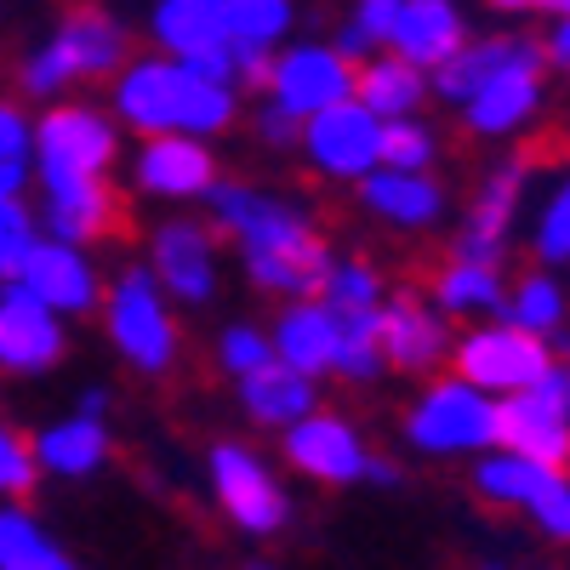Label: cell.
<instances>
[{"label": "cell", "instance_id": "cell-17", "mask_svg": "<svg viewBox=\"0 0 570 570\" xmlns=\"http://www.w3.org/2000/svg\"><path fill=\"white\" fill-rule=\"evenodd\" d=\"M69 354V320L35 303L18 279L0 285V376H52Z\"/></svg>", "mask_w": 570, "mask_h": 570}, {"label": "cell", "instance_id": "cell-51", "mask_svg": "<svg viewBox=\"0 0 570 570\" xmlns=\"http://www.w3.org/2000/svg\"><path fill=\"white\" fill-rule=\"evenodd\" d=\"M542 12L548 18H570V0H542Z\"/></svg>", "mask_w": 570, "mask_h": 570}, {"label": "cell", "instance_id": "cell-50", "mask_svg": "<svg viewBox=\"0 0 570 570\" xmlns=\"http://www.w3.org/2000/svg\"><path fill=\"white\" fill-rule=\"evenodd\" d=\"M485 7L502 18H519V12H542V0H485Z\"/></svg>", "mask_w": 570, "mask_h": 570}, {"label": "cell", "instance_id": "cell-49", "mask_svg": "<svg viewBox=\"0 0 570 570\" xmlns=\"http://www.w3.org/2000/svg\"><path fill=\"white\" fill-rule=\"evenodd\" d=\"M365 480H371V485H400V468H394L389 456H376V451H371V462H365Z\"/></svg>", "mask_w": 570, "mask_h": 570}, {"label": "cell", "instance_id": "cell-43", "mask_svg": "<svg viewBox=\"0 0 570 570\" xmlns=\"http://www.w3.org/2000/svg\"><path fill=\"white\" fill-rule=\"evenodd\" d=\"M35 149V120L23 115V104L0 98V166H29Z\"/></svg>", "mask_w": 570, "mask_h": 570}, {"label": "cell", "instance_id": "cell-11", "mask_svg": "<svg viewBox=\"0 0 570 570\" xmlns=\"http://www.w3.org/2000/svg\"><path fill=\"white\" fill-rule=\"evenodd\" d=\"M263 98L279 104L285 115L308 120L331 104L354 98V63L331 40H285L263 75Z\"/></svg>", "mask_w": 570, "mask_h": 570}, {"label": "cell", "instance_id": "cell-7", "mask_svg": "<svg viewBox=\"0 0 570 570\" xmlns=\"http://www.w3.org/2000/svg\"><path fill=\"white\" fill-rule=\"evenodd\" d=\"M206 485L217 513L246 537H274L292 525V497H285L279 473L246 445V440H217L206 451Z\"/></svg>", "mask_w": 570, "mask_h": 570}, {"label": "cell", "instance_id": "cell-6", "mask_svg": "<svg viewBox=\"0 0 570 570\" xmlns=\"http://www.w3.org/2000/svg\"><path fill=\"white\" fill-rule=\"evenodd\" d=\"M120 166V120L98 104H46L35 120V149L29 171L40 188H63V183H98Z\"/></svg>", "mask_w": 570, "mask_h": 570}, {"label": "cell", "instance_id": "cell-41", "mask_svg": "<svg viewBox=\"0 0 570 570\" xmlns=\"http://www.w3.org/2000/svg\"><path fill=\"white\" fill-rule=\"evenodd\" d=\"M35 240H40V217L29 212V200H0V285L18 279Z\"/></svg>", "mask_w": 570, "mask_h": 570}, {"label": "cell", "instance_id": "cell-3", "mask_svg": "<svg viewBox=\"0 0 570 570\" xmlns=\"http://www.w3.org/2000/svg\"><path fill=\"white\" fill-rule=\"evenodd\" d=\"M131 58V29L109 7H69L58 29L18 63V91L35 104H52L80 80H109Z\"/></svg>", "mask_w": 570, "mask_h": 570}, {"label": "cell", "instance_id": "cell-37", "mask_svg": "<svg viewBox=\"0 0 570 570\" xmlns=\"http://www.w3.org/2000/svg\"><path fill=\"white\" fill-rule=\"evenodd\" d=\"M394 18H400V0H354L348 18L337 23V35H331V46H337L348 63H365L371 52H383V46H389Z\"/></svg>", "mask_w": 570, "mask_h": 570}, {"label": "cell", "instance_id": "cell-39", "mask_svg": "<svg viewBox=\"0 0 570 570\" xmlns=\"http://www.w3.org/2000/svg\"><path fill=\"white\" fill-rule=\"evenodd\" d=\"M434 160H440V131L428 126L422 115L383 126V166H394V171H434Z\"/></svg>", "mask_w": 570, "mask_h": 570}, {"label": "cell", "instance_id": "cell-24", "mask_svg": "<svg viewBox=\"0 0 570 570\" xmlns=\"http://www.w3.org/2000/svg\"><path fill=\"white\" fill-rule=\"evenodd\" d=\"M35 445V462L40 473H52V480H91V473H104L109 456H115V440H109V422L104 416H63V422H46L40 434H29Z\"/></svg>", "mask_w": 570, "mask_h": 570}, {"label": "cell", "instance_id": "cell-15", "mask_svg": "<svg viewBox=\"0 0 570 570\" xmlns=\"http://www.w3.org/2000/svg\"><path fill=\"white\" fill-rule=\"evenodd\" d=\"M451 320L428 303L422 292H389L376 308V348H383L389 371L405 376H434L440 365H451Z\"/></svg>", "mask_w": 570, "mask_h": 570}, {"label": "cell", "instance_id": "cell-38", "mask_svg": "<svg viewBox=\"0 0 570 570\" xmlns=\"http://www.w3.org/2000/svg\"><path fill=\"white\" fill-rule=\"evenodd\" d=\"M274 360V343H268V331L257 325V320H228L217 337H212V365L223 371V376H252V371H263Z\"/></svg>", "mask_w": 570, "mask_h": 570}, {"label": "cell", "instance_id": "cell-22", "mask_svg": "<svg viewBox=\"0 0 570 570\" xmlns=\"http://www.w3.org/2000/svg\"><path fill=\"white\" fill-rule=\"evenodd\" d=\"M462 40H468V12L456 7V0H400V18L389 29L383 52L416 63L422 75H434Z\"/></svg>", "mask_w": 570, "mask_h": 570}, {"label": "cell", "instance_id": "cell-10", "mask_svg": "<svg viewBox=\"0 0 570 570\" xmlns=\"http://www.w3.org/2000/svg\"><path fill=\"white\" fill-rule=\"evenodd\" d=\"M297 155L314 177L360 183L365 171L383 166V120H376L360 98H343V104H331V109L303 120Z\"/></svg>", "mask_w": 570, "mask_h": 570}, {"label": "cell", "instance_id": "cell-40", "mask_svg": "<svg viewBox=\"0 0 570 570\" xmlns=\"http://www.w3.org/2000/svg\"><path fill=\"white\" fill-rule=\"evenodd\" d=\"M35 485H40V462H35L29 434L0 416V502H23Z\"/></svg>", "mask_w": 570, "mask_h": 570}, {"label": "cell", "instance_id": "cell-27", "mask_svg": "<svg viewBox=\"0 0 570 570\" xmlns=\"http://www.w3.org/2000/svg\"><path fill=\"white\" fill-rule=\"evenodd\" d=\"M234 394H240V411H246L257 428H274V434H279V428H292V422H303V416L320 405V383H314V376L279 365V360H268L263 371L240 376V383H234Z\"/></svg>", "mask_w": 570, "mask_h": 570}, {"label": "cell", "instance_id": "cell-5", "mask_svg": "<svg viewBox=\"0 0 570 570\" xmlns=\"http://www.w3.org/2000/svg\"><path fill=\"white\" fill-rule=\"evenodd\" d=\"M400 440L428 456V462H456V456H485L497 451V400L480 394L462 376H434L422 383V394L411 400L405 422H400Z\"/></svg>", "mask_w": 570, "mask_h": 570}, {"label": "cell", "instance_id": "cell-45", "mask_svg": "<svg viewBox=\"0 0 570 570\" xmlns=\"http://www.w3.org/2000/svg\"><path fill=\"white\" fill-rule=\"evenodd\" d=\"M531 400H542L548 411H559V416H570V360H553L537 383L525 389Z\"/></svg>", "mask_w": 570, "mask_h": 570}, {"label": "cell", "instance_id": "cell-8", "mask_svg": "<svg viewBox=\"0 0 570 570\" xmlns=\"http://www.w3.org/2000/svg\"><path fill=\"white\" fill-rule=\"evenodd\" d=\"M559 354L548 348V337H531V331H519L508 320L497 325H473L451 343V365L462 383H473L480 394L491 400H508V394H525L537 376L553 365Z\"/></svg>", "mask_w": 570, "mask_h": 570}, {"label": "cell", "instance_id": "cell-53", "mask_svg": "<svg viewBox=\"0 0 570 570\" xmlns=\"http://www.w3.org/2000/svg\"><path fill=\"white\" fill-rule=\"evenodd\" d=\"M480 570H508V564H480Z\"/></svg>", "mask_w": 570, "mask_h": 570}, {"label": "cell", "instance_id": "cell-23", "mask_svg": "<svg viewBox=\"0 0 570 570\" xmlns=\"http://www.w3.org/2000/svg\"><path fill=\"white\" fill-rule=\"evenodd\" d=\"M497 451H513L537 468L564 473L570 468V416L548 411L531 394H508V400H497Z\"/></svg>", "mask_w": 570, "mask_h": 570}, {"label": "cell", "instance_id": "cell-13", "mask_svg": "<svg viewBox=\"0 0 570 570\" xmlns=\"http://www.w3.org/2000/svg\"><path fill=\"white\" fill-rule=\"evenodd\" d=\"M525 188H531V160H502L485 171V183L473 188V200L456 223V240H451V257H468V263H497L508 257L513 246V228H519V212H525Z\"/></svg>", "mask_w": 570, "mask_h": 570}, {"label": "cell", "instance_id": "cell-25", "mask_svg": "<svg viewBox=\"0 0 570 570\" xmlns=\"http://www.w3.org/2000/svg\"><path fill=\"white\" fill-rule=\"evenodd\" d=\"M428 303L445 320H502L508 308V279L497 263H468V257H445L428 279Z\"/></svg>", "mask_w": 570, "mask_h": 570}, {"label": "cell", "instance_id": "cell-9", "mask_svg": "<svg viewBox=\"0 0 570 570\" xmlns=\"http://www.w3.org/2000/svg\"><path fill=\"white\" fill-rule=\"evenodd\" d=\"M149 274L160 279V292L177 308H206L223 285V252H217V228L200 217H166L149 228Z\"/></svg>", "mask_w": 570, "mask_h": 570}, {"label": "cell", "instance_id": "cell-44", "mask_svg": "<svg viewBox=\"0 0 570 570\" xmlns=\"http://www.w3.org/2000/svg\"><path fill=\"white\" fill-rule=\"evenodd\" d=\"M252 131H257V142L263 149H274V155H285V149H297V137H303V120L297 115H285L279 104H257V115H252Z\"/></svg>", "mask_w": 570, "mask_h": 570}, {"label": "cell", "instance_id": "cell-26", "mask_svg": "<svg viewBox=\"0 0 570 570\" xmlns=\"http://www.w3.org/2000/svg\"><path fill=\"white\" fill-rule=\"evenodd\" d=\"M268 343H274L279 365H292V371H303V376L320 383V376H331V354H337V337H331V308L320 297H292L274 314Z\"/></svg>", "mask_w": 570, "mask_h": 570}, {"label": "cell", "instance_id": "cell-52", "mask_svg": "<svg viewBox=\"0 0 570 570\" xmlns=\"http://www.w3.org/2000/svg\"><path fill=\"white\" fill-rule=\"evenodd\" d=\"M240 570H279V564H268V559H252V564H240Z\"/></svg>", "mask_w": 570, "mask_h": 570}, {"label": "cell", "instance_id": "cell-4", "mask_svg": "<svg viewBox=\"0 0 570 570\" xmlns=\"http://www.w3.org/2000/svg\"><path fill=\"white\" fill-rule=\"evenodd\" d=\"M98 325H104V343L120 354V365L137 376H171V365L183 360L177 303L160 292L149 263H126L115 268V279H104Z\"/></svg>", "mask_w": 570, "mask_h": 570}, {"label": "cell", "instance_id": "cell-18", "mask_svg": "<svg viewBox=\"0 0 570 570\" xmlns=\"http://www.w3.org/2000/svg\"><path fill=\"white\" fill-rule=\"evenodd\" d=\"M354 200L365 217H376L389 234H428L445 223V183L434 171H394L376 166L354 183Z\"/></svg>", "mask_w": 570, "mask_h": 570}, {"label": "cell", "instance_id": "cell-48", "mask_svg": "<svg viewBox=\"0 0 570 570\" xmlns=\"http://www.w3.org/2000/svg\"><path fill=\"white\" fill-rule=\"evenodd\" d=\"M29 166H0V200H23V188H29Z\"/></svg>", "mask_w": 570, "mask_h": 570}, {"label": "cell", "instance_id": "cell-36", "mask_svg": "<svg viewBox=\"0 0 570 570\" xmlns=\"http://www.w3.org/2000/svg\"><path fill=\"white\" fill-rule=\"evenodd\" d=\"M223 18H228V40L279 52L297 29V0H223Z\"/></svg>", "mask_w": 570, "mask_h": 570}, {"label": "cell", "instance_id": "cell-32", "mask_svg": "<svg viewBox=\"0 0 570 570\" xmlns=\"http://www.w3.org/2000/svg\"><path fill=\"white\" fill-rule=\"evenodd\" d=\"M331 337H337V354H331V376L343 383H376L389 365L383 348H376V308H331Z\"/></svg>", "mask_w": 570, "mask_h": 570}, {"label": "cell", "instance_id": "cell-47", "mask_svg": "<svg viewBox=\"0 0 570 570\" xmlns=\"http://www.w3.org/2000/svg\"><path fill=\"white\" fill-rule=\"evenodd\" d=\"M109 405H115V394H109L104 383H86V389H80V400H75V411H80V416H109Z\"/></svg>", "mask_w": 570, "mask_h": 570}, {"label": "cell", "instance_id": "cell-46", "mask_svg": "<svg viewBox=\"0 0 570 570\" xmlns=\"http://www.w3.org/2000/svg\"><path fill=\"white\" fill-rule=\"evenodd\" d=\"M542 63H553V69L570 75V18H553V23H548V35H542Z\"/></svg>", "mask_w": 570, "mask_h": 570}, {"label": "cell", "instance_id": "cell-31", "mask_svg": "<svg viewBox=\"0 0 570 570\" xmlns=\"http://www.w3.org/2000/svg\"><path fill=\"white\" fill-rule=\"evenodd\" d=\"M508 325L531 331V337H559L564 320H570V292L553 268H531L508 285V308H502Z\"/></svg>", "mask_w": 570, "mask_h": 570}, {"label": "cell", "instance_id": "cell-16", "mask_svg": "<svg viewBox=\"0 0 570 570\" xmlns=\"http://www.w3.org/2000/svg\"><path fill=\"white\" fill-rule=\"evenodd\" d=\"M18 285L35 303L52 308L58 320H86L104 303V274H98V263H91V252L69 246V240H52V234H40V240L29 246V257L18 268Z\"/></svg>", "mask_w": 570, "mask_h": 570}, {"label": "cell", "instance_id": "cell-30", "mask_svg": "<svg viewBox=\"0 0 570 570\" xmlns=\"http://www.w3.org/2000/svg\"><path fill=\"white\" fill-rule=\"evenodd\" d=\"M0 570H80L23 502H0Z\"/></svg>", "mask_w": 570, "mask_h": 570}, {"label": "cell", "instance_id": "cell-35", "mask_svg": "<svg viewBox=\"0 0 570 570\" xmlns=\"http://www.w3.org/2000/svg\"><path fill=\"white\" fill-rule=\"evenodd\" d=\"M531 257L537 268H570V171L553 177V188L531 212Z\"/></svg>", "mask_w": 570, "mask_h": 570}, {"label": "cell", "instance_id": "cell-29", "mask_svg": "<svg viewBox=\"0 0 570 570\" xmlns=\"http://www.w3.org/2000/svg\"><path fill=\"white\" fill-rule=\"evenodd\" d=\"M354 98L376 115V120H411L428 104V75L394 52H371L365 63H354Z\"/></svg>", "mask_w": 570, "mask_h": 570}, {"label": "cell", "instance_id": "cell-28", "mask_svg": "<svg viewBox=\"0 0 570 570\" xmlns=\"http://www.w3.org/2000/svg\"><path fill=\"white\" fill-rule=\"evenodd\" d=\"M149 40L166 58H206L228 46L223 0H155L149 7Z\"/></svg>", "mask_w": 570, "mask_h": 570}, {"label": "cell", "instance_id": "cell-1", "mask_svg": "<svg viewBox=\"0 0 570 570\" xmlns=\"http://www.w3.org/2000/svg\"><path fill=\"white\" fill-rule=\"evenodd\" d=\"M206 223L234 240L246 279L263 297L292 303V297L320 292L331 246H325L320 223L308 217V206L274 195L263 183H246V177H217V188L206 195Z\"/></svg>", "mask_w": 570, "mask_h": 570}, {"label": "cell", "instance_id": "cell-2", "mask_svg": "<svg viewBox=\"0 0 570 570\" xmlns=\"http://www.w3.org/2000/svg\"><path fill=\"white\" fill-rule=\"evenodd\" d=\"M109 115L137 137H223L240 120V91L200 75L188 58H126L109 75Z\"/></svg>", "mask_w": 570, "mask_h": 570}, {"label": "cell", "instance_id": "cell-20", "mask_svg": "<svg viewBox=\"0 0 570 570\" xmlns=\"http://www.w3.org/2000/svg\"><path fill=\"white\" fill-rule=\"evenodd\" d=\"M542 58H525V63H513L502 69L497 80H485L473 98L462 104V120L473 137H485V142H508L519 137L537 115H542Z\"/></svg>", "mask_w": 570, "mask_h": 570}, {"label": "cell", "instance_id": "cell-19", "mask_svg": "<svg viewBox=\"0 0 570 570\" xmlns=\"http://www.w3.org/2000/svg\"><path fill=\"white\" fill-rule=\"evenodd\" d=\"M40 217V234L52 240H69V246H104L126 228V200L109 177L98 183H63V188H46V206L35 212Z\"/></svg>", "mask_w": 570, "mask_h": 570}, {"label": "cell", "instance_id": "cell-42", "mask_svg": "<svg viewBox=\"0 0 570 570\" xmlns=\"http://www.w3.org/2000/svg\"><path fill=\"white\" fill-rule=\"evenodd\" d=\"M525 519L559 548H570V473H548L537 497L525 502Z\"/></svg>", "mask_w": 570, "mask_h": 570}, {"label": "cell", "instance_id": "cell-12", "mask_svg": "<svg viewBox=\"0 0 570 570\" xmlns=\"http://www.w3.org/2000/svg\"><path fill=\"white\" fill-rule=\"evenodd\" d=\"M279 456H285V468H292V473H303V480L343 491V485H360L365 480L371 445H365V434H360L348 416L314 405L303 422L279 428Z\"/></svg>", "mask_w": 570, "mask_h": 570}, {"label": "cell", "instance_id": "cell-34", "mask_svg": "<svg viewBox=\"0 0 570 570\" xmlns=\"http://www.w3.org/2000/svg\"><path fill=\"white\" fill-rule=\"evenodd\" d=\"M314 297L325 308H383L389 279H383V268H376L371 257H331Z\"/></svg>", "mask_w": 570, "mask_h": 570}, {"label": "cell", "instance_id": "cell-14", "mask_svg": "<svg viewBox=\"0 0 570 570\" xmlns=\"http://www.w3.org/2000/svg\"><path fill=\"white\" fill-rule=\"evenodd\" d=\"M223 166L217 149L206 137H142L137 155H131V188L142 200H160V206H206V195L217 188Z\"/></svg>", "mask_w": 570, "mask_h": 570}, {"label": "cell", "instance_id": "cell-33", "mask_svg": "<svg viewBox=\"0 0 570 570\" xmlns=\"http://www.w3.org/2000/svg\"><path fill=\"white\" fill-rule=\"evenodd\" d=\"M553 468H537L525 456H513V451H485V456H473V491H480L491 508H513V513H525V502L537 497V485L548 480Z\"/></svg>", "mask_w": 570, "mask_h": 570}, {"label": "cell", "instance_id": "cell-21", "mask_svg": "<svg viewBox=\"0 0 570 570\" xmlns=\"http://www.w3.org/2000/svg\"><path fill=\"white\" fill-rule=\"evenodd\" d=\"M525 58H542V40H531V35H485V40H473V35H468L456 52H451L434 75H428V98L462 109L485 80H497L502 69L525 63Z\"/></svg>", "mask_w": 570, "mask_h": 570}]
</instances>
